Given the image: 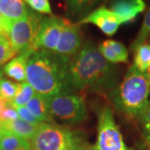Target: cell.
<instances>
[{"label":"cell","instance_id":"cell-1","mask_svg":"<svg viewBox=\"0 0 150 150\" xmlns=\"http://www.w3.org/2000/svg\"><path fill=\"white\" fill-rule=\"evenodd\" d=\"M69 71L75 91L109 93L118 83L116 67L104 59L90 41L83 43L70 59Z\"/></svg>","mask_w":150,"mask_h":150},{"label":"cell","instance_id":"cell-2","mask_svg":"<svg viewBox=\"0 0 150 150\" xmlns=\"http://www.w3.org/2000/svg\"><path fill=\"white\" fill-rule=\"evenodd\" d=\"M70 59L54 51L38 50L28 58L26 80L37 93L46 98L59 94H72Z\"/></svg>","mask_w":150,"mask_h":150},{"label":"cell","instance_id":"cell-3","mask_svg":"<svg viewBox=\"0 0 150 150\" xmlns=\"http://www.w3.org/2000/svg\"><path fill=\"white\" fill-rule=\"evenodd\" d=\"M108 94L118 111L129 118H139L149 102L148 74L132 65L122 83Z\"/></svg>","mask_w":150,"mask_h":150},{"label":"cell","instance_id":"cell-4","mask_svg":"<svg viewBox=\"0 0 150 150\" xmlns=\"http://www.w3.org/2000/svg\"><path fill=\"white\" fill-rule=\"evenodd\" d=\"M33 150H87L84 134L57 123H43L29 141Z\"/></svg>","mask_w":150,"mask_h":150},{"label":"cell","instance_id":"cell-5","mask_svg":"<svg viewBox=\"0 0 150 150\" xmlns=\"http://www.w3.org/2000/svg\"><path fill=\"white\" fill-rule=\"evenodd\" d=\"M48 111L51 117L59 123L67 125H76L88 118L85 101L77 94H59L48 97Z\"/></svg>","mask_w":150,"mask_h":150},{"label":"cell","instance_id":"cell-6","mask_svg":"<svg viewBox=\"0 0 150 150\" xmlns=\"http://www.w3.org/2000/svg\"><path fill=\"white\" fill-rule=\"evenodd\" d=\"M42 18L41 14L30 10L26 17L9 23L7 33L17 54L34 52L33 46Z\"/></svg>","mask_w":150,"mask_h":150},{"label":"cell","instance_id":"cell-7","mask_svg":"<svg viewBox=\"0 0 150 150\" xmlns=\"http://www.w3.org/2000/svg\"><path fill=\"white\" fill-rule=\"evenodd\" d=\"M90 150H131L124 143L109 106L103 107L98 112L97 139Z\"/></svg>","mask_w":150,"mask_h":150},{"label":"cell","instance_id":"cell-8","mask_svg":"<svg viewBox=\"0 0 150 150\" xmlns=\"http://www.w3.org/2000/svg\"><path fill=\"white\" fill-rule=\"evenodd\" d=\"M65 20L66 18L54 15L43 17L33 43V51L48 50L54 52L64 27Z\"/></svg>","mask_w":150,"mask_h":150},{"label":"cell","instance_id":"cell-9","mask_svg":"<svg viewBox=\"0 0 150 150\" xmlns=\"http://www.w3.org/2000/svg\"><path fill=\"white\" fill-rule=\"evenodd\" d=\"M83 46V35L79 25L66 19L64 29L61 33L55 53L68 59H71Z\"/></svg>","mask_w":150,"mask_h":150},{"label":"cell","instance_id":"cell-10","mask_svg":"<svg viewBox=\"0 0 150 150\" xmlns=\"http://www.w3.org/2000/svg\"><path fill=\"white\" fill-rule=\"evenodd\" d=\"M83 23H93L106 35L112 36L124 22L110 9H108L104 6H101L95 8V10L79 21V24Z\"/></svg>","mask_w":150,"mask_h":150},{"label":"cell","instance_id":"cell-11","mask_svg":"<svg viewBox=\"0 0 150 150\" xmlns=\"http://www.w3.org/2000/svg\"><path fill=\"white\" fill-rule=\"evenodd\" d=\"M145 8L144 0H114L110 5V10L120 17L125 23L134 21Z\"/></svg>","mask_w":150,"mask_h":150},{"label":"cell","instance_id":"cell-12","mask_svg":"<svg viewBox=\"0 0 150 150\" xmlns=\"http://www.w3.org/2000/svg\"><path fill=\"white\" fill-rule=\"evenodd\" d=\"M106 0H66L67 15L79 21Z\"/></svg>","mask_w":150,"mask_h":150},{"label":"cell","instance_id":"cell-13","mask_svg":"<svg viewBox=\"0 0 150 150\" xmlns=\"http://www.w3.org/2000/svg\"><path fill=\"white\" fill-rule=\"evenodd\" d=\"M29 12L23 0H0V14L7 22L18 20Z\"/></svg>","mask_w":150,"mask_h":150},{"label":"cell","instance_id":"cell-14","mask_svg":"<svg viewBox=\"0 0 150 150\" xmlns=\"http://www.w3.org/2000/svg\"><path fill=\"white\" fill-rule=\"evenodd\" d=\"M31 54L30 53H23L19 54L16 58L11 59L4 68V71L7 76L18 82H25L28 59Z\"/></svg>","mask_w":150,"mask_h":150},{"label":"cell","instance_id":"cell-15","mask_svg":"<svg viewBox=\"0 0 150 150\" xmlns=\"http://www.w3.org/2000/svg\"><path fill=\"white\" fill-rule=\"evenodd\" d=\"M25 107L38 121L42 123H56L49 113L47 99L43 95L36 93L35 95L27 103Z\"/></svg>","mask_w":150,"mask_h":150},{"label":"cell","instance_id":"cell-16","mask_svg":"<svg viewBox=\"0 0 150 150\" xmlns=\"http://www.w3.org/2000/svg\"><path fill=\"white\" fill-rule=\"evenodd\" d=\"M0 123L2 124L3 129L5 131L10 132L12 134L19 136L28 141H30L34 137L39 126L41 125V124L33 125L22 120L21 118L10 122H0Z\"/></svg>","mask_w":150,"mask_h":150},{"label":"cell","instance_id":"cell-17","mask_svg":"<svg viewBox=\"0 0 150 150\" xmlns=\"http://www.w3.org/2000/svg\"><path fill=\"white\" fill-rule=\"evenodd\" d=\"M134 51V66L140 72L147 73L150 68V43L145 42Z\"/></svg>","mask_w":150,"mask_h":150},{"label":"cell","instance_id":"cell-18","mask_svg":"<svg viewBox=\"0 0 150 150\" xmlns=\"http://www.w3.org/2000/svg\"><path fill=\"white\" fill-rule=\"evenodd\" d=\"M30 142L19 136L5 131L0 141L1 150H18L22 148H30Z\"/></svg>","mask_w":150,"mask_h":150},{"label":"cell","instance_id":"cell-19","mask_svg":"<svg viewBox=\"0 0 150 150\" xmlns=\"http://www.w3.org/2000/svg\"><path fill=\"white\" fill-rule=\"evenodd\" d=\"M36 92L32 86L28 82H23L19 84L18 90L14 98L10 102V104L13 108L25 106L27 103L35 95Z\"/></svg>","mask_w":150,"mask_h":150},{"label":"cell","instance_id":"cell-20","mask_svg":"<svg viewBox=\"0 0 150 150\" xmlns=\"http://www.w3.org/2000/svg\"><path fill=\"white\" fill-rule=\"evenodd\" d=\"M17 54L11 45L8 33H4L0 36V66L4 64Z\"/></svg>","mask_w":150,"mask_h":150},{"label":"cell","instance_id":"cell-21","mask_svg":"<svg viewBox=\"0 0 150 150\" xmlns=\"http://www.w3.org/2000/svg\"><path fill=\"white\" fill-rule=\"evenodd\" d=\"M19 84L5 78L0 79V96L10 103L18 93Z\"/></svg>","mask_w":150,"mask_h":150},{"label":"cell","instance_id":"cell-22","mask_svg":"<svg viewBox=\"0 0 150 150\" xmlns=\"http://www.w3.org/2000/svg\"><path fill=\"white\" fill-rule=\"evenodd\" d=\"M150 33V8L147 11L146 14H145L144 18V22L143 24L141 26L139 32L138 33L137 38L134 39V43L131 44L130 46V49L134 51L136 48L141 44L145 43L147 38Z\"/></svg>","mask_w":150,"mask_h":150},{"label":"cell","instance_id":"cell-23","mask_svg":"<svg viewBox=\"0 0 150 150\" xmlns=\"http://www.w3.org/2000/svg\"><path fill=\"white\" fill-rule=\"evenodd\" d=\"M104 42L112 48L114 54L117 55V57L119 59V63H128L129 53L126 47L123 43L118 41H114V40H106Z\"/></svg>","mask_w":150,"mask_h":150},{"label":"cell","instance_id":"cell-24","mask_svg":"<svg viewBox=\"0 0 150 150\" xmlns=\"http://www.w3.org/2000/svg\"><path fill=\"white\" fill-rule=\"evenodd\" d=\"M27 3L28 6L40 13L52 14V8L48 0H23Z\"/></svg>","mask_w":150,"mask_h":150},{"label":"cell","instance_id":"cell-25","mask_svg":"<svg viewBox=\"0 0 150 150\" xmlns=\"http://www.w3.org/2000/svg\"><path fill=\"white\" fill-rule=\"evenodd\" d=\"M18 114L15 108H13L8 103L6 107L4 108V110L0 113V122H10L18 119Z\"/></svg>","mask_w":150,"mask_h":150},{"label":"cell","instance_id":"cell-26","mask_svg":"<svg viewBox=\"0 0 150 150\" xmlns=\"http://www.w3.org/2000/svg\"><path fill=\"white\" fill-rule=\"evenodd\" d=\"M17 112L18 114V117L21 118L22 120L27 122V123H31L33 125H40L42 124V122L38 121L37 118L33 116V114L27 109L25 106L16 108Z\"/></svg>","mask_w":150,"mask_h":150},{"label":"cell","instance_id":"cell-27","mask_svg":"<svg viewBox=\"0 0 150 150\" xmlns=\"http://www.w3.org/2000/svg\"><path fill=\"white\" fill-rule=\"evenodd\" d=\"M139 120L147 138H150V101L142 112Z\"/></svg>","mask_w":150,"mask_h":150},{"label":"cell","instance_id":"cell-28","mask_svg":"<svg viewBox=\"0 0 150 150\" xmlns=\"http://www.w3.org/2000/svg\"><path fill=\"white\" fill-rule=\"evenodd\" d=\"M8 24H9V22H7L3 18V16L0 14V25H2V26H4V29H5L6 33H7V31H8Z\"/></svg>","mask_w":150,"mask_h":150},{"label":"cell","instance_id":"cell-29","mask_svg":"<svg viewBox=\"0 0 150 150\" xmlns=\"http://www.w3.org/2000/svg\"><path fill=\"white\" fill-rule=\"evenodd\" d=\"M9 102H8L7 100H5L4 98L0 96V113L2 112V111L4 110V108L6 107V105L8 104Z\"/></svg>","mask_w":150,"mask_h":150},{"label":"cell","instance_id":"cell-30","mask_svg":"<svg viewBox=\"0 0 150 150\" xmlns=\"http://www.w3.org/2000/svg\"><path fill=\"white\" fill-rule=\"evenodd\" d=\"M4 132H5V130L3 129L2 124H1V123H0V141H1V139H2L3 135H4Z\"/></svg>","mask_w":150,"mask_h":150},{"label":"cell","instance_id":"cell-31","mask_svg":"<svg viewBox=\"0 0 150 150\" xmlns=\"http://www.w3.org/2000/svg\"><path fill=\"white\" fill-rule=\"evenodd\" d=\"M6 33L5 29H4V26H2V25H0V36L3 34V33Z\"/></svg>","mask_w":150,"mask_h":150},{"label":"cell","instance_id":"cell-32","mask_svg":"<svg viewBox=\"0 0 150 150\" xmlns=\"http://www.w3.org/2000/svg\"><path fill=\"white\" fill-rule=\"evenodd\" d=\"M147 74H148V77H149V93H150V68L148 69V71H147Z\"/></svg>","mask_w":150,"mask_h":150},{"label":"cell","instance_id":"cell-33","mask_svg":"<svg viewBox=\"0 0 150 150\" xmlns=\"http://www.w3.org/2000/svg\"><path fill=\"white\" fill-rule=\"evenodd\" d=\"M147 144H148L149 150H150V138H147Z\"/></svg>","mask_w":150,"mask_h":150},{"label":"cell","instance_id":"cell-34","mask_svg":"<svg viewBox=\"0 0 150 150\" xmlns=\"http://www.w3.org/2000/svg\"><path fill=\"white\" fill-rule=\"evenodd\" d=\"M18 150H33L32 149H31V147L30 148H22V149H19Z\"/></svg>","mask_w":150,"mask_h":150},{"label":"cell","instance_id":"cell-35","mask_svg":"<svg viewBox=\"0 0 150 150\" xmlns=\"http://www.w3.org/2000/svg\"><path fill=\"white\" fill-rule=\"evenodd\" d=\"M2 74H3V69H2L1 67H0V79H1V78H2Z\"/></svg>","mask_w":150,"mask_h":150},{"label":"cell","instance_id":"cell-36","mask_svg":"<svg viewBox=\"0 0 150 150\" xmlns=\"http://www.w3.org/2000/svg\"><path fill=\"white\" fill-rule=\"evenodd\" d=\"M0 150H1V149H0Z\"/></svg>","mask_w":150,"mask_h":150}]
</instances>
